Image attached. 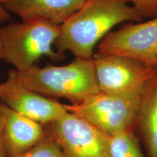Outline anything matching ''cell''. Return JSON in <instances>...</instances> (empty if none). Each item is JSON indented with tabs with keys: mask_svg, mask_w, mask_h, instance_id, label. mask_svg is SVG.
Wrapping results in <instances>:
<instances>
[{
	"mask_svg": "<svg viewBox=\"0 0 157 157\" xmlns=\"http://www.w3.org/2000/svg\"><path fill=\"white\" fill-rule=\"evenodd\" d=\"M0 101L42 124L59 119L68 112L65 104L25 87L16 70H10L7 80L0 84Z\"/></svg>",
	"mask_w": 157,
	"mask_h": 157,
	"instance_id": "cell-8",
	"label": "cell"
},
{
	"mask_svg": "<svg viewBox=\"0 0 157 157\" xmlns=\"http://www.w3.org/2000/svg\"><path fill=\"white\" fill-rule=\"evenodd\" d=\"M13 157H66L59 144L47 134L33 148Z\"/></svg>",
	"mask_w": 157,
	"mask_h": 157,
	"instance_id": "cell-13",
	"label": "cell"
},
{
	"mask_svg": "<svg viewBox=\"0 0 157 157\" xmlns=\"http://www.w3.org/2000/svg\"><path fill=\"white\" fill-rule=\"evenodd\" d=\"M21 82L26 87L46 97L63 98L71 104L80 103L99 93L93 58H76L62 66H35L17 71Z\"/></svg>",
	"mask_w": 157,
	"mask_h": 157,
	"instance_id": "cell-2",
	"label": "cell"
},
{
	"mask_svg": "<svg viewBox=\"0 0 157 157\" xmlns=\"http://www.w3.org/2000/svg\"><path fill=\"white\" fill-rule=\"evenodd\" d=\"M86 0H6L3 7L23 21L42 20L61 25L78 10Z\"/></svg>",
	"mask_w": 157,
	"mask_h": 157,
	"instance_id": "cell-10",
	"label": "cell"
},
{
	"mask_svg": "<svg viewBox=\"0 0 157 157\" xmlns=\"http://www.w3.org/2000/svg\"><path fill=\"white\" fill-rule=\"evenodd\" d=\"M143 18L128 0H86L60 25L54 46L59 53L69 50L76 58H93L94 48L113 27Z\"/></svg>",
	"mask_w": 157,
	"mask_h": 157,
	"instance_id": "cell-1",
	"label": "cell"
},
{
	"mask_svg": "<svg viewBox=\"0 0 157 157\" xmlns=\"http://www.w3.org/2000/svg\"><path fill=\"white\" fill-rule=\"evenodd\" d=\"M109 148L111 157H144L131 129L110 136Z\"/></svg>",
	"mask_w": 157,
	"mask_h": 157,
	"instance_id": "cell-12",
	"label": "cell"
},
{
	"mask_svg": "<svg viewBox=\"0 0 157 157\" xmlns=\"http://www.w3.org/2000/svg\"><path fill=\"white\" fill-rule=\"evenodd\" d=\"M6 0H0V21H6L10 19V15L5 7H3V4Z\"/></svg>",
	"mask_w": 157,
	"mask_h": 157,
	"instance_id": "cell-16",
	"label": "cell"
},
{
	"mask_svg": "<svg viewBox=\"0 0 157 157\" xmlns=\"http://www.w3.org/2000/svg\"><path fill=\"white\" fill-rule=\"evenodd\" d=\"M143 17L157 16V0H128Z\"/></svg>",
	"mask_w": 157,
	"mask_h": 157,
	"instance_id": "cell-14",
	"label": "cell"
},
{
	"mask_svg": "<svg viewBox=\"0 0 157 157\" xmlns=\"http://www.w3.org/2000/svg\"><path fill=\"white\" fill-rule=\"evenodd\" d=\"M4 117L2 111V103L0 101V157H8L4 141Z\"/></svg>",
	"mask_w": 157,
	"mask_h": 157,
	"instance_id": "cell-15",
	"label": "cell"
},
{
	"mask_svg": "<svg viewBox=\"0 0 157 157\" xmlns=\"http://www.w3.org/2000/svg\"><path fill=\"white\" fill-rule=\"evenodd\" d=\"M140 98L121 97L100 92L80 103L66 105L73 113L109 136L131 129L136 122Z\"/></svg>",
	"mask_w": 157,
	"mask_h": 157,
	"instance_id": "cell-5",
	"label": "cell"
},
{
	"mask_svg": "<svg viewBox=\"0 0 157 157\" xmlns=\"http://www.w3.org/2000/svg\"><path fill=\"white\" fill-rule=\"evenodd\" d=\"M93 58L101 93L143 99L157 77V67L134 59L98 52Z\"/></svg>",
	"mask_w": 157,
	"mask_h": 157,
	"instance_id": "cell-4",
	"label": "cell"
},
{
	"mask_svg": "<svg viewBox=\"0 0 157 157\" xmlns=\"http://www.w3.org/2000/svg\"><path fill=\"white\" fill-rule=\"evenodd\" d=\"M138 122L149 157H157V77L141 101Z\"/></svg>",
	"mask_w": 157,
	"mask_h": 157,
	"instance_id": "cell-11",
	"label": "cell"
},
{
	"mask_svg": "<svg viewBox=\"0 0 157 157\" xmlns=\"http://www.w3.org/2000/svg\"><path fill=\"white\" fill-rule=\"evenodd\" d=\"M60 33V25L42 20L12 23L1 29L2 58L23 71L36 65L39 58L48 56L52 61L65 58L64 54L52 50Z\"/></svg>",
	"mask_w": 157,
	"mask_h": 157,
	"instance_id": "cell-3",
	"label": "cell"
},
{
	"mask_svg": "<svg viewBox=\"0 0 157 157\" xmlns=\"http://www.w3.org/2000/svg\"><path fill=\"white\" fill-rule=\"evenodd\" d=\"M43 126L66 157H111L109 135L73 113Z\"/></svg>",
	"mask_w": 157,
	"mask_h": 157,
	"instance_id": "cell-6",
	"label": "cell"
},
{
	"mask_svg": "<svg viewBox=\"0 0 157 157\" xmlns=\"http://www.w3.org/2000/svg\"><path fill=\"white\" fill-rule=\"evenodd\" d=\"M4 141L8 157L33 148L47 135L42 124L20 114L2 103Z\"/></svg>",
	"mask_w": 157,
	"mask_h": 157,
	"instance_id": "cell-9",
	"label": "cell"
},
{
	"mask_svg": "<svg viewBox=\"0 0 157 157\" xmlns=\"http://www.w3.org/2000/svg\"><path fill=\"white\" fill-rule=\"evenodd\" d=\"M2 56V36H1V29H0V59Z\"/></svg>",
	"mask_w": 157,
	"mask_h": 157,
	"instance_id": "cell-17",
	"label": "cell"
},
{
	"mask_svg": "<svg viewBox=\"0 0 157 157\" xmlns=\"http://www.w3.org/2000/svg\"><path fill=\"white\" fill-rule=\"evenodd\" d=\"M97 50L157 67V16L144 23H124L110 31L98 43Z\"/></svg>",
	"mask_w": 157,
	"mask_h": 157,
	"instance_id": "cell-7",
	"label": "cell"
}]
</instances>
